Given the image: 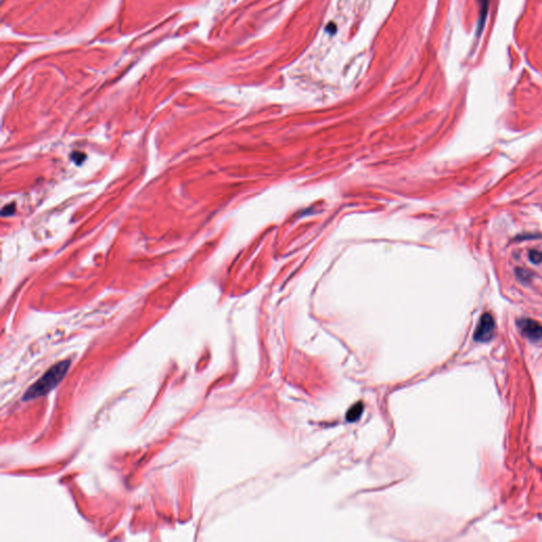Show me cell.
Here are the masks:
<instances>
[{"mask_svg": "<svg viewBox=\"0 0 542 542\" xmlns=\"http://www.w3.org/2000/svg\"><path fill=\"white\" fill-rule=\"evenodd\" d=\"M362 411H363V405L361 404V402H359V404L355 405L354 407H351L349 411L348 412V422L357 421L359 417L361 416Z\"/></svg>", "mask_w": 542, "mask_h": 542, "instance_id": "cell-5", "label": "cell"}, {"mask_svg": "<svg viewBox=\"0 0 542 542\" xmlns=\"http://www.w3.org/2000/svg\"><path fill=\"white\" fill-rule=\"evenodd\" d=\"M521 333L531 340L538 341L542 339V326L532 319H520L517 322Z\"/></svg>", "mask_w": 542, "mask_h": 542, "instance_id": "cell-3", "label": "cell"}, {"mask_svg": "<svg viewBox=\"0 0 542 542\" xmlns=\"http://www.w3.org/2000/svg\"><path fill=\"white\" fill-rule=\"evenodd\" d=\"M495 333V320L490 313L486 312L481 317L473 338L477 342H487L492 340Z\"/></svg>", "mask_w": 542, "mask_h": 542, "instance_id": "cell-2", "label": "cell"}, {"mask_svg": "<svg viewBox=\"0 0 542 542\" xmlns=\"http://www.w3.org/2000/svg\"><path fill=\"white\" fill-rule=\"evenodd\" d=\"M69 367L70 360H64L53 365L38 382L29 387L28 391L24 395L23 400H30L43 396V395H47L64 379L66 374H67Z\"/></svg>", "mask_w": 542, "mask_h": 542, "instance_id": "cell-1", "label": "cell"}, {"mask_svg": "<svg viewBox=\"0 0 542 542\" xmlns=\"http://www.w3.org/2000/svg\"><path fill=\"white\" fill-rule=\"evenodd\" d=\"M530 260H531L533 263L537 264V263L541 262V260H542V254H541L540 252H538V251H531V252H530Z\"/></svg>", "mask_w": 542, "mask_h": 542, "instance_id": "cell-6", "label": "cell"}, {"mask_svg": "<svg viewBox=\"0 0 542 542\" xmlns=\"http://www.w3.org/2000/svg\"><path fill=\"white\" fill-rule=\"evenodd\" d=\"M480 2V15H479V23H478V29H477V35L480 36L483 28H484V25H485V20H486V17H487V12H488V5H489V0H479Z\"/></svg>", "mask_w": 542, "mask_h": 542, "instance_id": "cell-4", "label": "cell"}]
</instances>
